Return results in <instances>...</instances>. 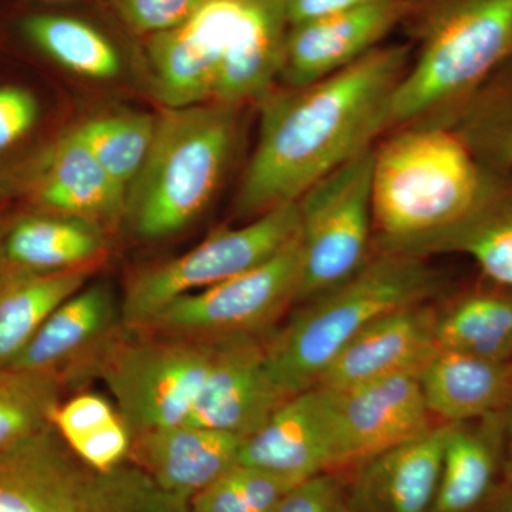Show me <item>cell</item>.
<instances>
[{
  "label": "cell",
  "mask_w": 512,
  "mask_h": 512,
  "mask_svg": "<svg viewBox=\"0 0 512 512\" xmlns=\"http://www.w3.org/2000/svg\"><path fill=\"white\" fill-rule=\"evenodd\" d=\"M409 64V47L379 46L319 82L268 94L235 217L248 222L298 202L312 185L375 146L387 101Z\"/></svg>",
  "instance_id": "obj_1"
},
{
  "label": "cell",
  "mask_w": 512,
  "mask_h": 512,
  "mask_svg": "<svg viewBox=\"0 0 512 512\" xmlns=\"http://www.w3.org/2000/svg\"><path fill=\"white\" fill-rule=\"evenodd\" d=\"M494 175L443 121L424 119L396 128L375 147L376 251L409 254L446 231L471 211Z\"/></svg>",
  "instance_id": "obj_2"
},
{
  "label": "cell",
  "mask_w": 512,
  "mask_h": 512,
  "mask_svg": "<svg viewBox=\"0 0 512 512\" xmlns=\"http://www.w3.org/2000/svg\"><path fill=\"white\" fill-rule=\"evenodd\" d=\"M443 276L419 256L375 252L355 275L303 302L266 340V362L286 396L311 389L340 350L387 313L433 302Z\"/></svg>",
  "instance_id": "obj_3"
},
{
  "label": "cell",
  "mask_w": 512,
  "mask_h": 512,
  "mask_svg": "<svg viewBox=\"0 0 512 512\" xmlns=\"http://www.w3.org/2000/svg\"><path fill=\"white\" fill-rule=\"evenodd\" d=\"M512 57V0H431L419 53L394 87L384 133L457 109Z\"/></svg>",
  "instance_id": "obj_4"
},
{
  "label": "cell",
  "mask_w": 512,
  "mask_h": 512,
  "mask_svg": "<svg viewBox=\"0 0 512 512\" xmlns=\"http://www.w3.org/2000/svg\"><path fill=\"white\" fill-rule=\"evenodd\" d=\"M235 107L225 104L165 109L153 143L128 187L124 224L146 241L173 237L210 205L235 140Z\"/></svg>",
  "instance_id": "obj_5"
},
{
  "label": "cell",
  "mask_w": 512,
  "mask_h": 512,
  "mask_svg": "<svg viewBox=\"0 0 512 512\" xmlns=\"http://www.w3.org/2000/svg\"><path fill=\"white\" fill-rule=\"evenodd\" d=\"M214 343L124 328L97 367L131 434L183 424L210 370Z\"/></svg>",
  "instance_id": "obj_6"
},
{
  "label": "cell",
  "mask_w": 512,
  "mask_h": 512,
  "mask_svg": "<svg viewBox=\"0 0 512 512\" xmlns=\"http://www.w3.org/2000/svg\"><path fill=\"white\" fill-rule=\"evenodd\" d=\"M373 164L370 146L299 198L302 276L296 305L342 284L373 255Z\"/></svg>",
  "instance_id": "obj_7"
},
{
  "label": "cell",
  "mask_w": 512,
  "mask_h": 512,
  "mask_svg": "<svg viewBox=\"0 0 512 512\" xmlns=\"http://www.w3.org/2000/svg\"><path fill=\"white\" fill-rule=\"evenodd\" d=\"M299 235L298 202L275 208L238 228L222 229L190 251L148 266L121 299L127 329L147 326L165 306L264 264Z\"/></svg>",
  "instance_id": "obj_8"
},
{
  "label": "cell",
  "mask_w": 512,
  "mask_h": 512,
  "mask_svg": "<svg viewBox=\"0 0 512 512\" xmlns=\"http://www.w3.org/2000/svg\"><path fill=\"white\" fill-rule=\"evenodd\" d=\"M302 276L299 235L264 264L165 306L144 330L215 343L241 336H269L298 301Z\"/></svg>",
  "instance_id": "obj_9"
},
{
  "label": "cell",
  "mask_w": 512,
  "mask_h": 512,
  "mask_svg": "<svg viewBox=\"0 0 512 512\" xmlns=\"http://www.w3.org/2000/svg\"><path fill=\"white\" fill-rule=\"evenodd\" d=\"M238 463L295 484L348 466L332 392L313 386L288 397L244 441Z\"/></svg>",
  "instance_id": "obj_10"
},
{
  "label": "cell",
  "mask_w": 512,
  "mask_h": 512,
  "mask_svg": "<svg viewBox=\"0 0 512 512\" xmlns=\"http://www.w3.org/2000/svg\"><path fill=\"white\" fill-rule=\"evenodd\" d=\"M121 301L106 284L84 285L46 319L10 367L42 373L63 389L97 377V367L123 332Z\"/></svg>",
  "instance_id": "obj_11"
},
{
  "label": "cell",
  "mask_w": 512,
  "mask_h": 512,
  "mask_svg": "<svg viewBox=\"0 0 512 512\" xmlns=\"http://www.w3.org/2000/svg\"><path fill=\"white\" fill-rule=\"evenodd\" d=\"M269 336H241L214 343V356L185 424L249 436L288 399L266 362Z\"/></svg>",
  "instance_id": "obj_12"
},
{
  "label": "cell",
  "mask_w": 512,
  "mask_h": 512,
  "mask_svg": "<svg viewBox=\"0 0 512 512\" xmlns=\"http://www.w3.org/2000/svg\"><path fill=\"white\" fill-rule=\"evenodd\" d=\"M410 10V0H373L338 15L291 26L279 79L289 87H302L340 72L379 47Z\"/></svg>",
  "instance_id": "obj_13"
},
{
  "label": "cell",
  "mask_w": 512,
  "mask_h": 512,
  "mask_svg": "<svg viewBox=\"0 0 512 512\" xmlns=\"http://www.w3.org/2000/svg\"><path fill=\"white\" fill-rule=\"evenodd\" d=\"M419 372L409 370L350 389L330 390L348 466H356L439 424L427 407Z\"/></svg>",
  "instance_id": "obj_14"
},
{
  "label": "cell",
  "mask_w": 512,
  "mask_h": 512,
  "mask_svg": "<svg viewBox=\"0 0 512 512\" xmlns=\"http://www.w3.org/2000/svg\"><path fill=\"white\" fill-rule=\"evenodd\" d=\"M434 319V302L387 313L340 350L315 386L345 390L382 377L420 370L437 350Z\"/></svg>",
  "instance_id": "obj_15"
},
{
  "label": "cell",
  "mask_w": 512,
  "mask_h": 512,
  "mask_svg": "<svg viewBox=\"0 0 512 512\" xmlns=\"http://www.w3.org/2000/svg\"><path fill=\"white\" fill-rule=\"evenodd\" d=\"M448 427L436 424L356 464L355 476L346 485L353 512H431Z\"/></svg>",
  "instance_id": "obj_16"
},
{
  "label": "cell",
  "mask_w": 512,
  "mask_h": 512,
  "mask_svg": "<svg viewBox=\"0 0 512 512\" xmlns=\"http://www.w3.org/2000/svg\"><path fill=\"white\" fill-rule=\"evenodd\" d=\"M30 197L52 215L120 227L126 194L111 181L79 131H70L52 147L30 187Z\"/></svg>",
  "instance_id": "obj_17"
},
{
  "label": "cell",
  "mask_w": 512,
  "mask_h": 512,
  "mask_svg": "<svg viewBox=\"0 0 512 512\" xmlns=\"http://www.w3.org/2000/svg\"><path fill=\"white\" fill-rule=\"evenodd\" d=\"M288 32L282 0H241L222 52L214 100L237 107L265 99L281 76Z\"/></svg>",
  "instance_id": "obj_18"
},
{
  "label": "cell",
  "mask_w": 512,
  "mask_h": 512,
  "mask_svg": "<svg viewBox=\"0 0 512 512\" xmlns=\"http://www.w3.org/2000/svg\"><path fill=\"white\" fill-rule=\"evenodd\" d=\"M244 437L175 424L133 437L130 458L171 493L191 500L238 463Z\"/></svg>",
  "instance_id": "obj_19"
},
{
  "label": "cell",
  "mask_w": 512,
  "mask_h": 512,
  "mask_svg": "<svg viewBox=\"0 0 512 512\" xmlns=\"http://www.w3.org/2000/svg\"><path fill=\"white\" fill-rule=\"evenodd\" d=\"M86 471L47 427L0 454V512H79Z\"/></svg>",
  "instance_id": "obj_20"
},
{
  "label": "cell",
  "mask_w": 512,
  "mask_h": 512,
  "mask_svg": "<svg viewBox=\"0 0 512 512\" xmlns=\"http://www.w3.org/2000/svg\"><path fill=\"white\" fill-rule=\"evenodd\" d=\"M419 376L427 407L437 423L483 419L504 413L512 404V360L437 349Z\"/></svg>",
  "instance_id": "obj_21"
},
{
  "label": "cell",
  "mask_w": 512,
  "mask_h": 512,
  "mask_svg": "<svg viewBox=\"0 0 512 512\" xmlns=\"http://www.w3.org/2000/svg\"><path fill=\"white\" fill-rule=\"evenodd\" d=\"M504 413L450 424L431 512H474L503 470Z\"/></svg>",
  "instance_id": "obj_22"
},
{
  "label": "cell",
  "mask_w": 512,
  "mask_h": 512,
  "mask_svg": "<svg viewBox=\"0 0 512 512\" xmlns=\"http://www.w3.org/2000/svg\"><path fill=\"white\" fill-rule=\"evenodd\" d=\"M437 254L470 256L494 285L512 292V187L495 174L467 215L406 255Z\"/></svg>",
  "instance_id": "obj_23"
},
{
  "label": "cell",
  "mask_w": 512,
  "mask_h": 512,
  "mask_svg": "<svg viewBox=\"0 0 512 512\" xmlns=\"http://www.w3.org/2000/svg\"><path fill=\"white\" fill-rule=\"evenodd\" d=\"M106 252V229L62 215L22 218L2 232L5 264L23 271L96 269Z\"/></svg>",
  "instance_id": "obj_24"
},
{
  "label": "cell",
  "mask_w": 512,
  "mask_h": 512,
  "mask_svg": "<svg viewBox=\"0 0 512 512\" xmlns=\"http://www.w3.org/2000/svg\"><path fill=\"white\" fill-rule=\"evenodd\" d=\"M93 272H33L10 266L0 271V366L15 362L57 306L80 291Z\"/></svg>",
  "instance_id": "obj_25"
},
{
  "label": "cell",
  "mask_w": 512,
  "mask_h": 512,
  "mask_svg": "<svg viewBox=\"0 0 512 512\" xmlns=\"http://www.w3.org/2000/svg\"><path fill=\"white\" fill-rule=\"evenodd\" d=\"M437 349L490 360H512V292L473 289L436 305Z\"/></svg>",
  "instance_id": "obj_26"
},
{
  "label": "cell",
  "mask_w": 512,
  "mask_h": 512,
  "mask_svg": "<svg viewBox=\"0 0 512 512\" xmlns=\"http://www.w3.org/2000/svg\"><path fill=\"white\" fill-rule=\"evenodd\" d=\"M148 59L154 90L167 109L214 99L220 55L190 23L151 36Z\"/></svg>",
  "instance_id": "obj_27"
},
{
  "label": "cell",
  "mask_w": 512,
  "mask_h": 512,
  "mask_svg": "<svg viewBox=\"0 0 512 512\" xmlns=\"http://www.w3.org/2000/svg\"><path fill=\"white\" fill-rule=\"evenodd\" d=\"M52 426L87 470L104 473L130 458L133 434L116 404L100 394L80 392L62 400Z\"/></svg>",
  "instance_id": "obj_28"
},
{
  "label": "cell",
  "mask_w": 512,
  "mask_h": 512,
  "mask_svg": "<svg viewBox=\"0 0 512 512\" xmlns=\"http://www.w3.org/2000/svg\"><path fill=\"white\" fill-rule=\"evenodd\" d=\"M430 119L453 128L487 170H512V76L485 83L457 109Z\"/></svg>",
  "instance_id": "obj_29"
},
{
  "label": "cell",
  "mask_w": 512,
  "mask_h": 512,
  "mask_svg": "<svg viewBox=\"0 0 512 512\" xmlns=\"http://www.w3.org/2000/svg\"><path fill=\"white\" fill-rule=\"evenodd\" d=\"M26 36L70 72L93 80L119 76V52L103 33L70 16L36 15L23 23Z\"/></svg>",
  "instance_id": "obj_30"
},
{
  "label": "cell",
  "mask_w": 512,
  "mask_h": 512,
  "mask_svg": "<svg viewBox=\"0 0 512 512\" xmlns=\"http://www.w3.org/2000/svg\"><path fill=\"white\" fill-rule=\"evenodd\" d=\"M62 392L53 377L0 366V454L52 426Z\"/></svg>",
  "instance_id": "obj_31"
},
{
  "label": "cell",
  "mask_w": 512,
  "mask_h": 512,
  "mask_svg": "<svg viewBox=\"0 0 512 512\" xmlns=\"http://www.w3.org/2000/svg\"><path fill=\"white\" fill-rule=\"evenodd\" d=\"M157 117L144 113L100 116L77 127L93 156L126 194L146 161Z\"/></svg>",
  "instance_id": "obj_32"
},
{
  "label": "cell",
  "mask_w": 512,
  "mask_h": 512,
  "mask_svg": "<svg viewBox=\"0 0 512 512\" xmlns=\"http://www.w3.org/2000/svg\"><path fill=\"white\" fill-rule=\"evenodd\" d=\"M79 512H191L190 500L165 490L127 461L113 470L86 471Z\"/></svg>",
  "instance_id": "obj_33"
},
{
  "label": "cell",
  "mask_w": 512,
  "mask_h": 512,
  "mask_svg": "<svg viewBox=\"0 0 512 512\" xmlns=\"http://www.w3.org/2000/svg\"><path fill=\"white\" fill-rule=\"evenodd\" d=\"M293 485L275 474L237 463L191 498V512H272Z\"/></svg>",
  "instance_id": "obj_34"
},
{
  "label": "cell",
  "mask_w": 512,
  "mask_h": 512,
  "mask_svg": "<svg viewBox=\"0 0 512 512\" xmlns=\"http://www.w3.org/2000/svg\"><path fill=\"white\" fill-rule=\"evenodd\" d=\"M117 15L134 32L156 33L188 22L208 0H110Z\"/></svg>",
  "instance_id": "obj_35"
},
{
  "label": "cell",
  "mask_w": 512,
  "mask_h": 512,
  "mask_svg": "<svg viewBox=\"0 0 512 512\" xmlns=\"http://www.w3.org/2000/svg\"><path fill=\"white\" fill-rule=\"evenodd\" d=\"M272 512H353L346 484L332 471L293 485Z\"/></svg>",
  "instance_id": "obj_36"
},
{
  "label": "cell",
  "mask_w": 512,
  "mask_h": 512,
  "mask_svg": "<svg viewBox=\"0 0 512 512\" xmlns=\"http://www.w3.org/2000/svg\"><path fill=\"white\" fill-rule=\"evenodd\" d=\"M37 100L22 87H0V153L8 150L35 126Z\"/></svg>",
  "instance_id": "obj_37"
},
{
  "label": "cell",
  "mask_w": 512,
  "mask_h": 512,
  "mask_svg": "<svg viewBox=\"0 0 512 512\" xmlns=\"http://www.w3.org/2000/svg\"><path fill=\"white\" fill-rule=\"evenodd\" d=\"M373 0H282L289 28L359 8Z\"/></svg>",
  "instance_id": "obj_38"
},
{
  "label": "cell",
  "mask_w": 512,
  "mask_h": 512,
  "mask_svg": "<svg viewBox=\"0 0 512 512\" xmlns=\"http://www.w3.org/2000/svg\"><path fill=\"white\" fill-rule=\"evenodd\" d=\"M503 473L505 480L512 485V404L504 412Z\"/></svg>",
  "instance_id": "obj_39"
},
{
  "label": "cell",
  "mask_w": 512,
  "mask_h": 512,
  "mask_svg": "<svg viewBox=\"0 0 512 512\" xmlns=\"http://www.w3.org/2000/svg\"><path fill=\"white\" fill-rule=\"evenodd\" d=\"M488 512H512V485L490 498Z\"/></svg>",
  "instance_id": "obj_40"
},
{
  "label": "cell",
  "mask_w": 512,
  "mask_h": 512,
  "mask_svg": "<svg viewBox=\"0 0 512 512\" xmlns=\"http://www.w3.org/2000/svg\"><path fill=\"white\" fill-rule=\"evenodd\" d=\"M2 232H3V228L0 227V271H2L3 268H6V265L5 264V259H3V255H2Z\"/></svg>",
  "instance_id": "obj_41"
},
{
  "label": "cell",
  "mask_w": 512,
  "mask_h": 512,
  "mask_svg": "<svg viewBox=\"0 0 512 512\" xmlns=\"http://www.w3.org/2000/svg\"><path fill=\"white\" fill-rule=\"evenodd\" d=\"M47 2H69V0H47Z\"/></svg>",
  "instance_id": "obj_42"
}]
</instances>
